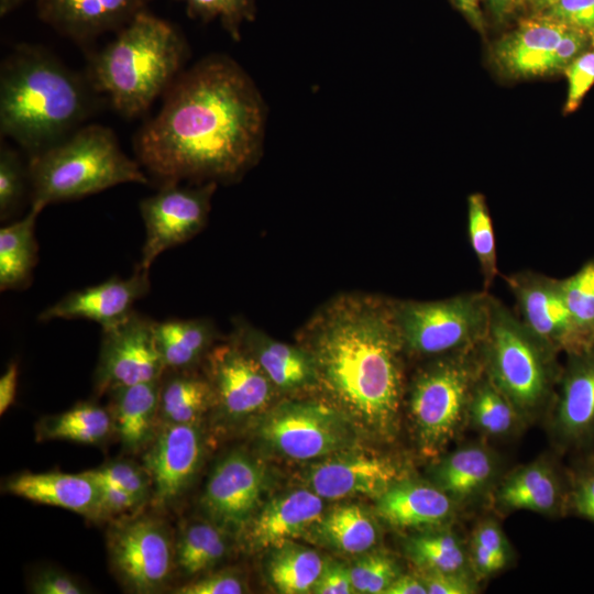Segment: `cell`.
I'll return each mask as SVG.
<instances>
[{
  "mask_svg": "<svg viewBox=\"0 0 594 594\" xmlns=\"http://www.w3.org/2000/svg\"><path fill=\"white\" fill-rule=\"evenodd\" d=\"M264 128V103L249 75L227 56H209L169 86L134 150L162 185L234 180L257 160Z\"/></svg>",
  "mask_w": 594,
  "mask_h": 594,
  "instance_id": "obj_1",
  "label": "cell"
},
{
  "mask_svg": "<svg viewBox=\"0 0 594 594\" xmlns=\"http://www.w3.org/2000/svg\"><path fill=\"white\" fill-rule=\"evenodd\" d=\"M301 344L311 355L317 388L365 433L392 439L404 396V356L393 299L340 295L305 324Z\"/></svg>",
  "mask_w": 594,
  "mask_h": 594,
  "instance_id": "obj_2",
  "label": "cell"
},
{
  "mask_svg": "<svg viewBox=\"0 0 594 594\" xmlns=\"http://www.w3.org/2000/svg\"><path fill=\"white\" fill-rule=\"evenodd\" d=\"M85 80L56 57L20 45L0 70V132L36 154L79 128L91 111Z\"/></svg>",
  "mask_w": 594,
  "mask_h": 594,
  "instance_id": "obj_3",
  "label": "cell"
},
{
  "mask_svg": "<svg viewBox=\"0 0 594 594\" xmlns=\"http://www.w3.org/2000/svg\"><path fill=\"white\" fill-rule=\"evenodd\" d=\"M188 55L182 33L147 11L139 13L97 53L90 86L125 118L145 112L182 73Z\"/></svg>",
  "mask_w": 594,
  "mask_h": 594,
  "instance_id": "obj_4",
  "label": "cell"
},
{
  "mask_svg": "<svg viewBox=\"0 0 594 594\" xmlns=\"http://www.w3.org/2000/svg\"><path fill=\"white\" fill-rule=\"evenodd\" d=\"M28 168L32 204L44 208L120 184L148 183L141 164L125 155L111 129L100 124L79 127L31 155Z\"/></svg>",
  "mask_w": 594,
  "mask_h": 594,
  "instance_id": "obj_5",
  "label": "cell"
},
{
  "mask_svg": "<svg viewBox=\"0 0 594 594\" xmlns=\"http://www.w3.org/2000/svg\"><path fill=\"white\" fill-rule=\"evenodd\" d=\"M477 353L484 374L522 419L552 404L562 371L557 361L559 352L494 296L487 331Z\"/></svg>",
  "mask_w": 594,
  "mask_h": 594,
  "instance_id": "obj_6",
  "label": "cell"
},
{
  "mask_svg": "<svg viewBox=\"0 0 594 594\" xmlns=\"http://www.w3.org/2000/svg\"><path fill=\"white\" fill-rule=\"evenodd\" d=\"M483 372L475 349L430 359L411 381L408 406L421 451L438 454L469 416L473 388Z\"/></svg>",
  "mask_w": 594,
  "mask_h": 594,
  "instance_id": "obj_7",
  "label": "cell"
},
{
  "mask_svg": "<svg viewBox=\"0 0 594 594\" xmlns=\"http://www.w3.org/2000/svg\"><path fill=\"white\" fill-rule=\"evenodd\" d=\"M491 299L484 289L431 301L393 299L406 354L432 359L475 349L487 331Z\"/></svg>",
  "mask_w": 594,
  "mask_h": 594,
  "instance_id": "obj_8",
  "label": "cell"
},
{
  "mask_svg": "<svg viewBox=\"0 0 594 594\" xmlns=\"http://www.w3.org/2000/svg\"><path fill=\"white\" fill-rule=\"evenodd\" d=\"M107 548L113 572L132 593L162 591L175 570V539L166 522L152 515L135 513L113 521Z\"/></svg>",
  "mask_w": 594,
  "mask_h": 594,
  "instance_id": "obj_9",
  "label": "cell"
},
{
  "mask_svg": "<svg viewBox=\"0 0 594 594\" xmlns=\"http://www.w3.org/2000/svg\"><path fill=\"white\" fill-rule=\"evenodd\" d=\"M257 433L275 452L293 460L326 458L352 444L354 427L330 404L284 402L261 419Z\"/></svg>",
  "mask_w": 594,
  "mask_h": 594,
  "instance_id": "obj_10",
  "label": "cell"
},
{
  "mask_svg": "<svg viewBox=\"0 0 594 594\" xmlns=\"http://www.w3.org/2000/svg\"><path fill=\"white\" fill-rule=\"evenodd\" d=\"M216 184L183 187L166 183L140 202L145 240L136 270L148 273L161 253L190 240L205 227Z\"/></svg>",
  "mask_w": 594,
  "mask_h": 594,
  "instance_id": "obj_11",
  "label": "cell"
},
{
  "mask_svg": "<svg viewBox=\"0 0 594 594\" xmlns=\"http://www.w3.org/2000/svg\"><path fill=\"white\" fill-rule=\"evenodd\" d=\"M164 372L154 336V320L133 311L116 327L102 331L95 373V387L99 394L160 380Z\"/></svg>",
  "mask_w": 594,
  "mask_h": 594,
  "instance_id": "obj_12",
  "label": "cell"
},
{
  "mask_svg": "<svg viewBox=\"0 0 594 594\" xmlns=\"http://www.w3.org/2000/svg\"><path fill=\"white\" fill-rule=\"evenodd\" d=\"M220 415L246 419L264 410L276 389L254 358L233 339L213 346L205 359Z\"/></svg>",
  "mask_w": 594,
  "mask_h": 594,
  "instance_id": "obj_13",
  "label": "cell"
},
{
  "mask_svg": "<svg viewBox=\"0 0 594 594\" xmlns=\"http://www.w3.org/2000/svg\"><path fill=\"white\" fill-rule=\"evenodd\" d=\"M200 425H162L144 450L143 466L152 483L151 502L173 507L191 486L204 457Z\"/></svg>",
  "mask_w": 594,
  "mask_h": 594,
  "instance_id": "obj_14",
  "label": "cell"
},
{
  "mask_svg": "<svg viewBox=\"0 0 594 594\" xmlns=\"http://www.w3.org/2000/svg\"><path fill=\"white\" fill-rule=\"evenodd\" d=\"M264 485L261 463L246 452L234 450L213 466L201 506L210 521L239 535L256 513Z\"/></svg>",
  "mask_w": 594,
  "mask_h": 594,
  "instance_id": "obj_15",
  "label": "cell"
},
{
  "mask_svg": "<svg viewBox=\"0 0 594 594\" xmlns=\"http://www.w3.org/2000/svg\"><path fill=\"white\" fill-rule=\"evenodd\" d=\"M520 320L557 352H579L587 345L568 310L561 279L534 271L504 276Z\"/></svg>",
  "mask_w": 594,
  "mask_h": 594,
  "instance_id": "obj_16",
  "label": "cell"
},
{
  "mask_svg": "<svg viewBox=\"0 0 594 594\" xmlns=\"http://www.w3.org/2000/svg\"><path fill=\"white\" fill-rule=\"evenodd\" d=\"M551 425L564 449L594 444V344L566 354L552 402Z\"/></svg>",
  "mask_w": 594,
  "mask_h": 594,
  "instance_id": "obj_17",
  "label": "cell"
},
{
  "mask_svg": "<svg viewBox=\"0 0 594 594\" xmlns=\"http://www.w3.org/2000/svg\"><path fill=\"white\" fill-rule=\"evenodd\" d=\"M150 290L148 273L135 270L128 278L112 277L98 285L72 292L45 308L38 320L87 319L102 331L111 329L132 315L134 304Z\"/></svg>",
  "mask_w": 594,
  "mask_h": 594,
  "instance_id": "obj_18",
  "label": "cell"
},
{
  "mask_svg": "<svg viewBox=\"0 0 594 594\" xmlns=\"http://www.w3.org/2000/svg\"><path fill=\"white\" fill-rule=\"evenodd\" d=\"M322 497L311 490L277 496L252 516L238 535L252 551L275 549L315 528L323 515Z\"/></svg>",
  "mask_w": 594,
  "mask_h": 594,
  "instance_id": "obj_19",
  "label": "cell"
},
{
  "mask_svg": "<svg viewBox=\"0 0 594 594\" xmlns=\"http://www.w3.org/2000/svg\"><path fill=\"white\" fill-rule=\"evenodd\" d=\"M400 480L389 461L365 453H336L310 468L309 488L322 498L337 499L352 495L378 497Z\"/></svg>",
  "mask_w": 594,
  "mask_h": 594,
  "instance_id": "obj_20",
  "label": "cell"
},
{
  "mask_svg": "<svg viewBox=\"0 0 594 594\" xmlns=\"http://www.w3.org/2000/svg\"><path fill=\"white\" fill-rule=\"evenodd\" d=\"M152 0H36L40 19L75 42L119 31Z\"/></svg>",
  "mask_w": 594,
  "mask_h": 594,
  "instance_id": "obj_21",
  "label": "cell"
},
{
  "mask_svg": "<svg viewBox=\"0 0 594 594\" xmlns=\"http://www.w3.org/2000/svg\"><path fill=\"white\" fill-rule=\"evenodd\" d=\"M234 326L232 339L254 358L276 389L295 393L317 388L315 363L302 345L277 341L242 320Z\"/></svg>",
  "mask_w": 594,
  "mask_h": 594,
  "instance_id": "obj_22",
  "label": "cell"
},
{
  "mask_svg": "<svg viewBox=\"0 0 594 594\" xmlns=\"http://www.w3.org/2000/svg\"><path fill=\"white\" fill-rule=\"evenodd\" d=\"M568 28L543 13L526 19L497 42L494 59L510 76L548 74L551 53Z\"/></svg>",
  "mask_w": 594,
  "mask_h": 594,
  "instance_id": "obj_23",
  "label": "cell"
},
{
  "mask_svg": "<svg viewBox=\"0 0 594 594\" xmlns=\"http://www.w3.org/2000/svg\"><path fill=\"white\" fill-rule=\"evenodd\" d=\"M6 492L100 520L99 487L86 473H21L7 480Z\"/></svg>",
  "mask_w": 594,
  "mask_h": 594,
  "instance_id": "obj_24",
  "label": "cell"
},
{
  "mask_svg": "<svg viewBox=\"0 0 594 594\" xmlns=\"http://www.w3.org/2000/svg\"><path fill=\"white\" fill-rule=\"evenodd\" d=\"M454 501L439 486L398 480L377 497V513L398 528L441 526L452 517Z\"/></svg>",
  "mask_w": 594,
  "mask_h": 594,
  "instance_id": "obj_25",
  "label": "cell"
},
{
  "mask_svg": "<svg viewBox=\"0 0 594 594\" xmlns=\"http://www.w3.org/2000/svg\"><path fill=\"white\" fill-rule=\"evenodd\" d=\"M570 483L565 485L549 461L537 460L510 473L496 492L506 510L556 514L568 510Z\"/></svg>",
  "mask_w": 594,
  "mask_h": 594,
  "instance_id": "obj_26",
  "label": "cell"
},
{
  "mask_svg": "<svg viewBox=\"0 0 594 594\" xmlns=\"http://www.w3.org/2000/svg\"><path fill=\"white\" fill-rule=\"evenodd\" d=\"M160 386L161 378L108 392L114 432L128 453L144 451L157 432Z\"/></svg>",
  "mask_w": 594,
  "mask_h": 594,
  "instance_id": "obj_27",
  "label": "cell"
},
{
  "mask_svg": "<svg viewBox=\"0 0 594 594\" xmlns=\"http://www.w3.org/2000/svg\"><path fill=\"white\" fill-rule=\"evenodd\" d=\"M216 398L208 377L191 370H165L161 377L158 425H199L215 408Z\"/></svg>",
  "mask_w": 594,
  "mask_h": 594,
  "instance_id": "obj_28",
  "label": "cell"
},
{
  "mask_svg": "<svg viewBox=\"0 0 594 594\" xmlns=\"http://www.w3.org/2000/svg\"><path fill=\"white\" fill-rule=\"evenodd\" d=\"M497 459L482 444H470L446 454L435 466L436 485L454 502L471 498L492 483Z\"/></svg>",
  "mask_w": 594,
  "mask_h": 594,
  "instance_id": "obj_29",
  "label": "cell"
},
{
  "mask_svg": "<svg viewBox=\"0 0 594 594\" xmlns=\"http://www.w3.org/2000/svg\"><path fill=\"white\" fill-rule=\"evenodd\" d=\"M154 336L165 370H193L213 348L216 329L207 319L154 321Z\"/></svg>",
  "mask_w": 594,
  "mask_h": 594,
  "instance_id": "obj_30",
  "label": "cell"
},
{
  "mask_svg": "<svg viewBox=\"0 0 594 594\" xmlns=\"http://www.w3.org/2000/svg\"><path fill=\"white\" fill-rule=\"evenodd\" d=\"M43 206L32 204L29 213L0 230V289H23L30 285L37 262L35 222Z\"/></svg>",
  "mask_w": 594,
  "mask_h": 594,
  "instance_id": "obj_31",
  "label": "cell"
},
{
  "mask_svg": "<svg viewBox=\"0 0 594 594\" xmlns=\"http://www.w3.org/2000/svg\"><path fill=\"white\" fill-rule=\"evenodd\" d=\"M113 432L110 410L94 403H80L61 414L46 416L35 427L37 441L67 440L101 444Z\"/></svg>",
  "mask_w": 594,
  "mask_h": 594,
  "instance_id": "obj_32",
  "label": "cell"
},
{
  "mask_svg": "<svg viewBox=\"0 0 594 594\" xmlns=\"http://www.w3.org/2000/svg\"><path fill=\"white\" fill-rule=\"evenodd\" d=\"M227 532L210 520L185 525L175 539V570L195 576L212 569L228 553Z\"/></svg>",
  "mask_w": 594,
  "mask_h": 594,
  "instance_id": "obj_33",
  "label": "cell"
},
{
  "mask_svg": "<svg viewBox=\"0 0 594 594\" xmlns=\"http://www.w3.org/2000/svg\"><path fill=\"white\" fill-rule=\"evenodd\" d=\"M321 540L345 553L367 552L378 539L371 514L359 505H342L321 516L315 526Z\"/></svg>",
  "mask_w": 594,
  "mask_h": 594,
  "instance_id": "obj_34",
  "label": "cell"
},
{
  "mask_svg": "<svg viewBox=\"0 0 594 594\" xmlns=\"http://www.w3.org/2000/svg\"><path fill=\"white\" fill-rule=\"evenodd\" d=\"M323 566L319 553L292 541L273 549L266 574L277 592L304 594L312 592Z\"/></svg>",
  "mask_w": 594,
  "mask_h": 594,
  "instance_id": "obj_35",
  "label": "cell"
},
{
  "mask_svg": "<svg viewBox=\"0 0 594 594\" xmlns=\"http://www.w3.org/2000/svg\"><path fill=\"white\" fill-rule=\"evenodd\" d=\"M408 558L421 571L470 573V561L460 539L448 530L425 531L406 543Z\"/></svg>",
  "mask_w": 594,
  "mask_h": 594,
  "instance_id": "obj_36",
  "label": "cell"
},
{
  "mask_svg": "<svg viewBox=\"0 0 594 594\" xmlns=\"http://www.w3.org/2000/svg\"><path fill=\"white\" fill-rule=\"evenodd\" d=\"M470 420L491 437L509 435L522 419L509 399L482 372L469 405Z\"/></svg>",
  "mask_w": 594,
  "mask_h": 594,
  "instance_id": "obj_37",
  "label": "cell"
},
{
  "mask_svg": "<svg viewBox=\"0 0 594 594\" xmlns=\"http://www.w3.org/2000/svg\"><path fill=\"white\" fill-rule=\"evenodd\" d=\"M468 234L483 276L484 290L488 292L498 275L496 243L485 197L479 193L468 198Z\"/></svg>",
  "mask_w": 594,
  "mask_h": 594,
  "instance_id": "obj_38",
  "label": "cell"
},
{
  "mask_svg": "<svg viewBox=\"0 0 594 594\" xmlns=\"http://www.w3.org/2000/svg\"><path fill=\"white\" fill-rule=\"evenodd\" d=\"M568 310L574 327L587 345L594 344V257L574 274L561 278Z\"/></svg>",
  "mask_w": 594,
  "mask_h": 594,
  "instance_id": "obj_39",
  "label": "cell"
},
{
  "mask_svg": "<svg viewBox=\"0 0 594 594\" xmlns=\"http://www.w3.org/2000/svg\"><path fill=\"white\" fill-rule=\"evenodd\" d=\"M469 561L479 579L490 578L509 562L510 548L499 525L487 519L475 528L469 549Z\"/></svg>",
  "mask_w": 594,
  "mask_h": 594,
  "instance_id": "obj_40",
  "label": "cell"
},
{
  "mask_svg": "<svg viewBox=\"0 0 594 594\" xmlns=\"http://www.w3.org/2000/svg\"><path fill=\"white\" fill-rule=\"evenodd\" d=\"M187 14L204 22L219 19L233 40L240 38V28L255 18V0H179Z\"/></svg>",
  "mask_w": 594,
  "mask_h": 594,
  "instance_id": "obj_41",
  "label": "cell"
},
{
  "mask_svg": "<svg viewBox=\"0 0 594 594\" xmlns=\"http://www.w3.org/2000/svg\"><path fill=\"white\" fill-rule=\"evenodd\" d=\"M28 186L29 168L15 150L1 142L0 146V218L7 220L19 208Z\"/></svg>",
  "mask_w": 594,
  "mask_h": 594,
  "instance_id": "obj_42",
  "label": "cell"
},
{
  "mask_svg": "<svg viewBox=\"0 0 594 594\" xmlns=\"http://www.w3.org/2000/svg\"><path fill=\"white\" fill-rule=\"evenodd\" d=\"M350 569L355 592L384 593L400 574L395 559L384 552H372L360 557Z\"/></svg>",
  "mask_w": 594,
  "mask_h": 594,
  "instance_id": "obj_43",
  "label": "cell"
},
{
  "mask_svg": "<svg viewBox=\"0 0 594 594\" xmlns=\"http://www.w3.org/2000/svg\"><path fill=\"white\" fill-rule=\"evenodd\" d=\"M96 482L121 488L143 504L151 501L152 483L150 475L142 465L131 461L116 460L102 466L86 471Z\"/></svg>",
  "mask_w": 594,
  "mask_h": 594,
  "instance_id": "obj_44",
  "label": "cell"
},
{
  "mask_svg": "<svg viewBox=\"0 0 594 594\" xmlns=\"http://www.w3.org/2000/svg\"><path fill=\"white\" fill-rule=\"evenodd\" d=\"M568 510L594 522V454L578 462L570 476Z\"/></svg>",
  "mask_w": 594,
  "mask_h": 594,
  "instance_id": "obj_45",
  "label": "cell"
},
{
  "mask_svg": "<svg viewBox=\"0 0 594 594\" xmlns=\"http://www.w3.org/2000/svg\"><path fill=\"white\" fill-rule=\"evenodd\" d=\"M568 95L564 113H571L580 106L585 94L594 84V52H584L565 68Z\"/></svg>",
  "mask_w": 594,
  "mask_h": 594,
  "instance_id": "obj_46",
  "label": "cell"
},
{
  "mask_svg": "<svg viewBox=\"0 0 594 594\" xmlns=\"http://www.w3.org/2000/svg\"><path fill=\"white\" fill-rule=\"evenodd\" d=\"M540 13L588 34L594 31V0H556Z\"/></svg>",
  "mask_w": 594,
  "mask_h": 594,
  "instance_id": "obj_47",
  "label": "cell"
},
{
  "mask_svg": "<svg viewBox=\"0 0 594 594\" xmlns=\"http://www.w3.org/2000/svg\"><path fill=\"white\" fill-rule=\"evenodd\" d=\"M246 590L245 582L234 571H220L206 574L177 587L178 594H241Z\"/></svg>",
  "mask_w": 594,
  "mask_h": 594,
  "instance_id": "obj_48",
  "label": "cell"
},
{
  "mask_svg": "<svg viewBox=\"0 0 594 594\" xmlns=\"http://www.w3.org/2000/svg\"><path fill=\"white\" fill-rule=\"evenodd\" d=\"M96 483L99 487L100 520L135 514L144 505L136 497L121 488Z\"/></svg>",
  "mask_w": 594,
  "mask_h": 594,
  "instance_id": "obj_49",
  "label": "cell"
},
{
  "mask_svg": "<svg viewBox=\"0 0 594 594\" xmlns=\"http://www.w3.org/2000/svg\"><path fill=\"white\" fill-rule=\"evenodd\" d=\"M588 40V33L569 26L551 53L548 74L564 70L573 59L583 53Z\"/></svg>",
  "mask_w": 594,
  "mask_h": 594,
  "instance_id": "obj_50",
  "label": "cell"
},
{
  "mask_svg": "<svg viewBox=\"0 0 594 594\" xmlns=\"http://www.w3.org/2000/svg\"><path fill=\"white\" fill-rule=\"evenodd\" d=\"M428 594H472L476 585L470 573L422 571Z\"/></svg>",
  "mask_w": 594,
  "mask_h": 594,
  "instance_id": "obj_51",
  "label": "cell"
},
{
  "mask_svg": "<svg viewBox=\"0 0 594 594\" xmlns=\"http://www.w3.org/2000/svg\"><path fill=\"white\" fill-rule=\"evenodd\" d=\"M30 591L34 594H82L85 588L68 574L45 569L36 573L31 581Z\"/></svg>",
  "mask_w": 594,
  "mask_h": 594,
  "instance_id": "obj_52",
  "label": "cell"
},
{
  "mask_svg": "<svg viewBox=\"0 0 594 594\" xmlns=\"http://www.w3.org/2000/svg\"><path fill=\"white\" fill-rule=\"evenodd\" d=\"M312 593L316 594H351L355 593L350 569L339 562L324 563Z\"/></svg>",
  "mask_w": 594,
  "mask_h": 594,
  "instance_id": "obj_53",
  "label": "cell"
},
{
  "mask_svg": "<svg viewBox=\"0 0 594 594\" xmlns=\"http://www.w3.org/2000/svg\"><path fill=\"white\" fill-rule=\"evenodd\" d=\"M18 386V364L11 362L0 377V414L3 415L13 404Z\"/></svg>",
  "mask_w": 594,
  "mask_h": 594,
  "instance_id": "obj_54",
  "label": "cell"
},
{
  "mask_svg": "<svg viewBox=\"0 0 594 594\" xmlns=\"http://www.w3.org/2000/svg\"><path fill=\"white\" fill-rule=\"evenodd\" d=\"M427 587L419 576L399 574L384 594H427Z\"/></svg>",
  "mask_w": 594,
  "mask_h": 594,
  "instance_id": "obj_55",
  "label": "cell"
},
{
  "mask_svg": "<svg viewBox=\"0 0 594 594\" xmlns=\"http://www.w3.org/2000/svg\"><path fill=\"white\" fill-rule=\"evenodd\" d=\"M464 15L479 29H483V19L481 15L479 0H453Z\"/></svg>",
  "mask_w": 594,
  "mask_h": 594,
  "instance_id": "obj_56",
  "label": "cell"
},
{
  "mask_svg": "<svg viewBox=\"0 0 594 594\" xmlns=\"http://www.w3.org/2000/svg\"><path fill=\"white\" fill-rule=\"evenodd\" d=\"M493 13L502 19L518 3V0H488Z\"/></svg>",
  "mask_w": 594,
  "mask_h": 594,
  "instance_id": "obj_57",
  "label": "cell"
},
{
  "mask_svg": "<svg viewBox=\"0 0 594 594\" xmlns=\"http://www.w3.org/2000/svg\"><path fill=\"white\" fill-rule=\"evenodd\" d=\"M23 0H0V15L3 16L21 4Z\"/></svg>",
  "mask_w": 594,
  "mask_h": 594,
  "instance_id": "obj_58",
  "label": "cell"
},
{
  "mask_svg": "<svg viewBox=\"0 0 594 594\" xmlns=\"http://www.w3.org/2000/svg\"><path fill=\"white\" fill-rule=\"evenodd\" d=\"M556 0H530L532 8L539 12L548 9Z\"/></svg>",
  "mask_w": 594,
  "mask_h": 594,
  "instance_id": "obj_59",
  "label": "cell"
},
{
  "mask_svg": "<svg viewBox=\"0 0 594 594\" xmlns=\"http://www.w3.org/2000/svg\"><path fill=\"white\" fill-rule=\"evenodd\" d=\"M588 35H590L591 44L594 47V31L591 32Z\"/></svg>",
  "mask_w": 594,
  "mask_h": 594,
  "instance_id": "obj_60",
  "label": "cell"
}]
</instances>
